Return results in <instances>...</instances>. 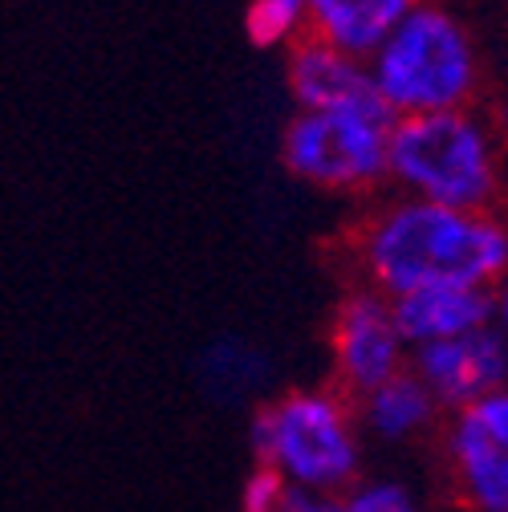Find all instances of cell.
Masks as SVG:
<instances>
[{"label":"cell","instance_id":"cell-9","mask_svg":"<svg viewBox=\"0 0 508 512\" xmlns=\"http://www.w3.org/2000/svg\"><path fill=\"white\" fill-rule=\"evenodd\" d=\"M391 313H395V326H399L407 350H415V346L448 342V338L472 334L480 326H492V289L427 285V289L391 297Z\"/></svg>","mask_w":508,"mask_h":512},{"label":"cell","instance_id":"cell-7","mask_svg":"<svg viewBox=\"0 0 508 512\" xmlns=\"http://www.w3.org/2000/svg\"><path fill=\"white\" fill-rule=\"evenodd\" d=\"M407 342L395 326L391 297L350 285L330 317V387L346 399L374 391L407 366Z\"/></svg>","mask_w":508,"mask_h":512},{"label":"cell","instance_id":"cell-11","mask_svg":"<svg viewBox=\"0 0 508 512\" xmlns=\"http://www.w3.org/2000/svg\"><path fill=\"white\" fill-rule=\"evenodd\" d=\"M285 74H289L297 110H330V106L378 98L370 86V74H366V61L317 41V37H301L289 49Z\"/></svg>","mask_w":508,"mask_h":512},{"label":"cell","instance_id":"cell-1","mask_svg":"<svg viewBox=\"0 0 508 512\" xmlns=\"http://www.w3.org/2000/svg\"><path fill=\"white\" fill-rule=\"evenodd\" d=\"M350 265L358 285L403 297L427 285L492 289L508 273V232L488 212L443 208L391 196L350 232Z\"/></svg>","mask_w":508,"mask_h":512},{"label":"cell","instance_id":"cell-4","mask_svg":"<svg viewBox=\"0 0 508 512\" xmlns=\"http://www.w3.org/2000/svg\"><path fill=\"white\" fill-rule=\"evenodd\" d=\"M366 74L391 118L464 110L480 94V53L456 13L415 5L374 45Z\"/></svg>","mask_w":508,"mask_h":512},{"label":"cell","instance_id":"cell-16","mask_svg":"<svg viewBox=\"0 0 508 512\" xmlns=\"http://www.w3.org/2000/svg\"><path fill=\"white\" fill-rule=\"evenodd\" d=\"M289 492H293V488H289L273 468L257 464V468L248 472L244 488H240V512H281V504H285Z\"/></svg>","mask_w":508,"mask_h":512},{"label":"cell","instance_id":"cell-5","mask_svg":"<svg viewBox=\"0 0 508 512\" xmlns=\"http://www.w3.org/2000/svg\"><path fill=\"white\" fill-rule=\"evenodd\" d=\"M391 110L366 98L330 110H297L281 135V163L326 196H366L387 183Z\"/></svg>","mask_w":508,"mask_h":512},{"label":"cell","instance_id":"cell-2","mask_svg":"<svg viewBox=\"0 0 508 512\" xmlns=\"http://www.w3.org/2000/svg\"><path fill=\"white\" fill-rule=\"evenodd\" d=\"M387 183L399 196L488 212L504 196V147L496 126L476 110H439L391 122Z\"/></svg>","mask_w":508,"mask_h":512},{"label":"cell","instance_id":"cell-13","mask_svg":"<svg viewBox=\"0 0 508 512\" xmlns=\"http://www.w3.org/2000/svg\"><path fill=\"white\" fill-rule=\"evenodd\" d=\"M244 33L261 49H293L301 37H309L305 0H248Z\"/></svg>","mask_w":508,"mask_h":512},{"label":"cell","instance_id":"cell-12","mask_svg":"<svg viewBox=\"0 0 508 512\" xmlns=\"http://www.w3.org/2000/svg\"><path fill=\"white\" fill-rule=\"evenodd\" d=\"M419 0H305L309 37L326 41L350 57H370Z\"/></svg>","mask_w":508,"mask_h":512},{"label":"cell","instance_id":"cell-19","mask_svg":"<svg viewBox=\"0 0 508 512\" xmlns=\"http://www.w3.org/2000/svg\"><path fill=\"white\" fill-rule=\"evenodd\" d=\"M496 216H500V224H504V232H508V187H504V196H500V204H496Z\"/></svg>","mask_w":508,"mask_h":512},{"label":"cell","instance_id":"cell-3","mask_svg":"<svg viewBox=\"0 0 508 512\" xmlns=\"http://www.w3.org/2000/svg\"><path fill=\"white\" fill-rule=\"evenodd\" d=\"M252 456L293 492L338 496L362 480L366 439L354 403L334 387H293L269 399L248 427Z\"/></svg>","mask_w":508,"mask_h":512},{"label":"cell","instance_id":"cell-8","mask_svg":"<svg viewBox=\"0 0 508 512\" xmlns=\"http://www.w3.org/2000/svg\"><path fill=\"white\" fill-rule=\"evenodd\" d=\"M407 370L423 382L427 395L448 415L456 407H468L508 387V342L496 326H480L448 342L415 346L407 354Z\"/></svg>","mask_w":508,"mask_h":512},{"label":"cell","instance_id":"cell-6","mask_svg":"<svg viewBox=\"0 0 508 512\" xmlns=\"http://www.w3.org/2000/svg\"><path fill=\"white\" fill-rule=\"evenodd\" d=\"M435 447L464 512H508V387L443 415Z\"/></svg>","mask_w":508,"mask_h":512},{"label":"cell","instance_id":"cell-18","mask_svg":"<svg viewBox=\"0 0 508 512\" xmlns=\"http://www.w3.org/2000/svg\"><path fill=\"white\" fill-rule=\"evenodd\" d=\"M492 326L504 334V342H508V273L492 285Z\"/></svg>","mask_w":508,"mask_h":512},{"label":"cell","instance_id":"cell-15","mask_svg":"<svg viewBox=\"0 0 508 512\" xmlns=\"http://www.w3.org/2000/svg\"><path fill=\"white\" fill-rule=\"evenodd\" d=\"M212 358V366H216V387L220 382H232V387H257V382L265 378V362H261V354L257 350H244V346H220V350H212L208 354Z\"/></svg>","mask_w":508,"mask_h":512},{"label":"cell","instance_id":"cell-14","mask_svg":"<svg viewBox=\"0 0 508 512\" xmlns=\"http://www.w3.org/2000/svg\"><path fill=\"white\" fill-rule=\"evenodd\" d=\"M338 512H427L419 492L399 476H362L338 492Z\"/></svg>","mask_w":508,"mask_h":512},{"label":"cell","instance_id":"cell-17","mask_svg":"<svg viewBox=\"0 0 508 512\" xmlns=\"http://www.w3.org/2000/svg\"><path fill=\"white\" fill-rule=\"evenodd\" d=\"M281 512H338V496H322V492H289Z\"/></svg>","mask_w":508,"mask_h":512},{"label":"cell","instance_id":"cell-10","mask_svg":"<svg viewBox=\"0 0 508 512\" xmlns=\"http://www.w3.org/2000/svg\"><path fill=\"white\" fill-rule=\"evenodd\" d=\"M362 439H374L383 447H407L419 439H435L443 423V407L427 395L423 382L403 366L395 378L378 382L374 391L350 399Z\"/></svg>","mask_w":508,"mask_h":512}]
</instances>
